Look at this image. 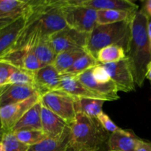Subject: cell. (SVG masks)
Here are the masks:
<instances>
[{"label": "cell", "mask_w": 151, "mask_h": 151, "mask_svg": "<svg viewBox=\"0 0 151 151\" xmlns=\"http://www.w3.org/2000/svg\"><path fill=\"white\" fill-rule=\"evenodd\" d=\"M150 19L141 9L131 22V35L126 58L134 75L136 85L142 88L146 78L147 66L151 61V52L147 36Z\"/></svg>", "instance_id": "6da1fadb"}, {"label": "cell", "mask_w": 151, "mask_h": 151, "mask_svg": "<svg viewBox=\"0 0 151 151\" xmlns=\"http://www.w3.org/2000/svg\"><path fill=\"white\" fill-rule=\"evenodd\" d=\"M69 147L75 151H99L109 140V132L96 118L77 113L75 121L69 125Z\"/></svg>", "instance_id": "7a4b0ae2"}, {"label": "cell", "mask_w": 151, "mask_h": 151, "mask_svg": "<svg viewBox=\"0 0 151 151\" xmlns=\"http://www.w3.org/2000/svg\"><path fill=\"white\" fill-rule=\"evenodd\" d=\"M131 22L125 21L118 23L97 25L89 33L86 50L96 58L100 50L108 46L118 45L127 52L131 35Z\"/></svg>", "instance_id": "3957f363"}, {"label": "cell", "mask_w": 151, "mask_h": 151, "mask_svg": "<svg viewBox=\"0 0 151 151\" xmlns=\"http://www.w3.org/2000/svg\"><path fill=\"white\" fill-rule=\"evenodd\" d=\"M63 13L67 27L81 32L90 33L97 24V10L63 0Z\"/></svg>", "instance_id": "277c9868"}, {"label": "cell", "mask_w": 151, "mask_h": 151, "mask_svg": "<svg viewBox=\"0 0 151 151\" xmlns=\"http://www.w3.org/2000/svg\"><path fill=\"white\" fill-rule=\"evenodd\" d=\"M41 102L69 125L75 121L77 115L75 97L60 90H55L41 96Z\"/></svg>", "instance_id": "5b68a950"}, {"label": "cell", "mask_w": 151, "mask_h": 151, "mask_svg": "<svg viewBox=\"0 0 151 151\" xmlns=\"http://www.w3.org/2000/svg\"><path fill=\"white\" fill-rule=\"evenodd\" d=\"M40 100L41 95L37 94L24 101L0 108V125L4 132H12L24 115Z\"/></svg>", "instance_id": "8992f818"}, {"label": "cell", "mask_w": 151, "mask_h": 151, "mask_svg": "<svg viewBox=\"0 0 151 151\" xmlns=\"http://www.w3.org/2000/svg\"><path fill=\"white\" fill-rule=\"evenodd\" d=\"M89 33L81 32L66 27L62 30L49 37L52 47L56 54L72 50V49H85Z\"/></svg>", "instance_id": "52a82bcc"}, {"label": "cell", "mask_w": 151, "mask_h": 151, "mask_svg": "<svg viewBox=\"0 0 151 151\" xmlns=\"http://www.w3.org/2000/svg\"><path fill=\"white\" fill-rule=\"evenodd\" d=\"M27 17L28 5L23 15L10 23L0 27V58L8 55L14 48L19 36L26 26Z\"/></svg>", "instance_id": "ba28073f"}, {"label": "cell", "mask_w": 151, "mask_h": 151, "mask_svg": "<svg viewBox=\"0 0 151 151\" xmlns=\"http://www.w3.org/2000/svg\"><path fill=\"white\" fill-rule=\"evenodd\" d=\"M106 69L119 91H135V81L127 58L116 63L102 64Z\"/></svg>", "instance_id": "9c48e42d"}, {"label": "cell", "mask_w": 151, "mask_h": 151, "mask_svg": "<svg viewBox=\"0 0 151 151\" xmlns=\"http://www.w3.org/2000/svg\"><path fill=\"white\" fill-rule=\"evenodd\" d=\"M91 69L86 71L83 73L75 75L81 83L92 92L100 96L106 101H114L119 99L118 95V89L113 81H110L106 83H100L94 79L91 74Z\"/></svg>", "instance_id": "30bf717a"}, {"label": "cell", "mask_w": 151, "mask_h": 151, "mask_svg": "<svg viewBox=\"0 0 151 151\" xmlns=\"http://www.w3.org/2000/svg\"><path fill=\"white\" fill-rule=\"evenodd\" d=\"M60 75L53 65L43 66L35 73V89L41 96L58 90Z\"/></svg>", "instance_id": "8fae6325"}, {"label": "cell", "mask_w": 151, "mask_h": 151, "mask_svg": "<svg viewBox=\"0 0 151 151\" xmlns=\"http://www.w3.org/2000/svg\"><path fill=\"white\" fill-rule=\"evenodd\" d=\"M41 125L42 131L50 139L61 137L70 128L64 120L43 104L41 108Z\"/></svg>", "instance_id": "7c38bea8"}, {"label": "cell", "mask_w": 151, "mask_h": 151, "mask_svg": "<svg viewBox=\"0 0 151 151\" xmlns=\"http://www.w3.org/2000/svg\"><path fill=\"white\" fill-rule=\"evenodd\" d=\"M69 4L81 5L98 10H123L138 11L139 6L130 0H67Z\"/></svg>", "instance_id": "4fadbf2b"}, {"label": "cell", "mask_w": 151, "mask_h": 151, "mask_svg": "<svg viewBox=\"0 0 151 151\" xmlns=\"http://www.w3.org/2000/svg\"><path fill=\"white\" fill-rule=\"evenodd\" d=\"M58 90L63 91L75 98H97L103 100L100 96L92 92L86 86L81 83L75 75L63 74L60 75V81ZM106 101V100H105Z\"/></svg>", "instance_id": "5bb4252c"}, {"label": "cell", "mask_w": 151, "mask_h": 151, "mask_svg": "<svg viewBox=\"0 0 151 151\" xmlns=\"http://www.w3.org/2000/svg\"><path fill=\"white\" fill-rule=\"evenodd\" d=\"M37 94L38 93L33 87L6 85L0 88V108L24 101Z\"/></svg>", "instance_id": "9a60e30c"}, {"label": "cell", "mask_w": 151, "mask_h": 151, "mask_svg": "<svg viewBox=\"0 0 151 151\" xmlns=\"http://www.w3.org/2000/svg\"><path fill=\"white\" fill-rule=\"evenodd\" d=\"M140 139L132 131L120 128L109 135L107 145L111 150L137 151Z\"/></svg>", "instance_id": "2e32d148"}, {"label": "cell", "mask_w": 151, "mask_h": 151, "mask_svg": "<svg viewBox=\"0 0 151 151\" xmlns=\"http://www.w3.org/2000/svg\"><path fill=\"white\" fill-rule=\"evenodd\" d=\"M41 108L42 104L40 100L24 115L23 117L15 125L12 132L21 130H42Z\"/></svg>", "instance_id": "e0dca14e"}, {"label": "cell", "mask_w": 151, "mask_h": 151, "mask_svg": "<svg viewBox=\"0 0 151 151\" xmlns=\"http://www.w3.org/2000/svg\"><path fill=\"white\" fill-rule=\"evenodd\" d=\"M137 11L123 10H105L97 11V25L110 24L125 21H133Z\"/></svg>", "instance_id": "ac0fdd59"}, {"label": "cell", "mask_w": 151, "mask_h": 151, "mask_svg": "<svg viewBox=\"0 0 151 151\" xmlns=\"http://www.w3.org/2000/svg\"><path fill=\"white\" fill-rule=\"evenodd\" d=\"M69 139L70 128L61 137L47 138L38 144L29 147L27 151H66L69 148Z\"/></svg>", "instance_id": "d6986e66"}, {"label": "cell", "mask_w": 151, "mask_h": 151, "mask_svg": "<svg viewBox=\"0 0 151 151\" xmlns=\"http://www.w3.org/2000/svg\"><path fill=\"white\" fill-rule=\"evenodd\" d=\"M86 52L87 51L85 49H72L66 50L57 55L52 65L60 75H63L79 58Z\"/></svg>", "instance_id": "ffe728a7"}, {"label": "cell", "mask_w": 151, "mask_h": 151, "mask_svg": "<svg viewBox=\"0 0 151 151\" xmlns=\"http://www.w3.org/2000/svg\"><path fill=\"white\" fill-rule=\"evenodd\" d=\"M32 48L42 67L53 64L57 54L52 47L49 38H43L38 40Z\"/></svg>", "instance_id": "44dd1931"}, {"label": "cell", "mask_w": 151, "mask_h": 151, "mask_svg": "<svg viewBox=\"0 0 151 151\" xmlns=\"http://www.w3.org/2000/svg\"><path fill=\"white\" fill-rule=\"evenodd\" d=\"M105 100L97 98H76L77 113L81 112L88 116L97 118L103 112Z\"/></svg>", "instance_id": "7402d4cb"}, {"label": "cell", "mask_w": 151, "mask_h": 151, "mask_svg": "<svg viewBox=\"0 0 151 151\" xmlns=\"http://www.w3.org/2000/svg\"><path fill=\"white\" fill-rule=\"evenodd\" d=\"M29 0H0V16L17 19L24 14Z\"/></svg>", "instance_id": "603a6c76"}, {"label": "cell", "mask_w": 151, "mask_h": 151, "mask_svg": "<svg viewBox=\"0 0 151 151\" xmlns=\"http://www.w3.org/2000/svg\"><path fill=\"white\" fill-rule=\"evenodd\" d=\"M96 58L101 64L116 63L126 58V52L120 46H108L98 52Z\"/></svg>", "instance_id": "cb8c5ba5"}, {"label": "cell", "mask_w": 151, "mask_h": 151, "mask_svg": "<svg viewBox=\"0 0 151 151\" xmlns=\"http://www.w3.org/2000/svg\"><path fill=\"white\" fill-rule=\"evenodd\" d=\"M12 133L20 142L29 147L38 144L48 138L42 130H21Z\"/></svg>", "instance_id": "d4e9b609"}, {"label": "cell", "mask_w": 151, "mask_h": 151, "mask_svg": "<svg viewBox=\"0 0 151 151\" xmlns=\"http://www.w3.org/2000/svg\"><path fill=\"white\" fill-rule=\"evenodd\" d=\"M98 64H100V63L97 58L90 53L86 52L79 58L64 74L78 75L88 69H92Z\"/></svg>", "instance_id": "484cf974"}, {"label": "cell", "mask_w": 151, "mask_h": 151, "mask_svg": "<svg viewBox=\"0 0 151 151\" xmlns=\"http://www.w3.org/2000/svg\"><path fill=\"white\" fill-rule=\"evenodd\" d=\"M7 85H20L35 88V73L17 69L10 77Z\"/></svg>", "instance_id": "4316f807"}, {"label": "cell", "mask_w": 151, "mask_h": 151, "mask_svg": "<svg viewBox=\"0 0 151 151\" xmlns=\"http://www.w3.org/2000/svg\"><path fill=\"white\" fill-rule=\"evenodd\" d=\"M42 67L41 63L35 55L32 47L28 48L24 50L22 62V69L28 72L35 73Z\"/></svg>", "instance_id": "83f0119b"}, {"label": "cell", "mask_w": 151, "mask_h": 151, "mask_svg": "<svg viewBox=\"0 0 151 151\" xmlns=\"http://www.w3.org/2000/svg\"><path fill=\"white\" fill-rule=\"evenodd\" d=\"M2 142L5 151H27L29 148V146L20 142L12 132L5 133Z\"/></svg>", "instance_id": "f1b7e54d"}, {"label": "cell", "mask_w": 151, "mask_h": 151, "mask_svg": "<svg viewBox=\"0 0 151 151\" xmlns=\"http://www.w3.org/2000/svg\"><path fill=\"white\" fill-rule=\"evenodd\" d=\"M17 69L8 62L0 60V88L8 84L9 78Z\"/></svg>", "instance_id": "f546056e"}, {"label": "cell", "mask_w": 151, "mask_h": 151, "mask_svg": "<svg viewBox=\"0 0 151 151\" xmlns=\"http://www.w3.org/2000/svg\"><path fill=\"white\" fill-rule=\"evenodd\" d=\"M91 74H92L94 79L97 82L100 83H106L111 81L110 75L101 63L92 68Z\"/></svg>", "instance_id": "4dcf8cb0"}, {"label": "cell", "mask_w": 151, "mask_h": 151, "mask_svg": "<svg viewBox=\"0 0 151 151\" xmlns=\"http://www.w3.org/2000/svg\"><path fill=\"white\" fill-rule=\"evenodd\" d=\"M96 119H97V121L100 122V124L102 125V127H103L107 132L112 134V133L115 132V131L120 129V128H119V127L111 120V119L103 111L102 112L101 114H100L97 116Z\"/></svg>", "instance_id": "1f68e13d"}, {"label": "cell", "mask_w": 151, "mask_h": 151, "mask_svg": "<svg viewBox=\"0 0 151 151\" xmlns=\"http://www.w3.org/2000/svg\"><path fill=\"white\" fill-rule=\"evenodd\" d=\"M137 151H151V142L141 139L138 144Z\"/></svg>", "instance_id": "d6a6232c"}, {"label": "cell", "mask_w": 151, "mask_h": 151, "mask_svg": "<svg viewBox=\"0 0 151 151\" xmlns=\"http://www.w3.org/2000/svg\"><path fill=\"white\" fill-rule=\"evenodd\" d=\"M142 9L147 14L149 19H151V0H147V1H144Z\"/></svg>", "instance_id": "836d02e7"}, {"label": "cell", "mask_w": 151, "mask_h": 151, "mask_svg": "<svg viewBox=\"0 0 151 151\" xmlns=\"http://www.w3.org/2000/svg\"><path fill=\"white\" fill-rule=\"evenodd\" d=\"M15 19H10V18L3 17V16H0V27L10 23V22H12Z\"/></svg>", "instance_id": "e575fe53"}, {"label": "cell", "mask_w": 151, "mask_h": 151, "mask_svg": "<svg viewBox=\"0 0 151 151\" xmlns=\"http://www.w3.org/2000/svg\"><path fill=\"white\" fill-rule=\"evenodd\" d=\"M147 36H148V41H149V45H150V49L151 52V21L150 20L147 26Z\"/></svg>", "instance_id": "d590c367"}, {"label": "cell", "mask_w": 151, "mask_h": 151, "mask_svg": "<svg viewBox=\"0 0 151 151\" xmlns=\"http://www.w3.org/2000/svg\"><path fill=\"white\" fill-rule=\"evenodd\" d=\"M146 78L151 81V61L147 66V72H146Z\"/></svg>", "instance_id": "8d00e7d4"}, {"label": "cell", "mask_w": 151, "mask_h": 151, "mask_svg": "<svg viewBox=\"0 0 151 151\" xmlns=\"http://www.w3.org/2000/svg\"><path fill=\"white\" fill-rule=\"evenodd\" d=\"M4 134H5V132H4V130L1 127V125H0V142H2Z\"/></svg>", "instance_id": "74e56055"}, {"label": "cell", "mask_w": 151, "mask_h": 151, "mask_svg": "<svg viewBox=\"0 0 151 151\" xmlns=\"http://www.w3.org/2000/svg\"><path fill=\"white\" fill-rule=\"evenodd\" d=\"M0 151H5L4 145L2 142H0Z\"/></svg>", "instance_id": "f35d334b"}, {"label": "cell", "mask_w": 151, "mask_h": 151, "mask_svg": "<svg viewBox=\"0 0 151 151\" xmlns=\"http://www.w3.org/2000/svg\"><path fill=\"white\" fill-rule=\"evenodd\" d=\"M66 151H75V150H72V149H71L70 147H69V148H68V150H66Z\"/></svg>", "instance_id": "ab89813d"}, {"label": "cell", "mask_w": 151, "mask_h": 151, "mask_svg": "<svg viewBox=\"0 0 151 151\" xmlns=\"http://www.w3.org/2000/svg\"><path fill=\"white\" fill-rule=\"evenodd\" d=\"M108 151H118V150H109Z\"/></svg>", "instance_id": "60d3db41"}]
</instances>
